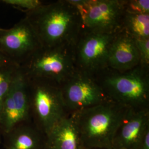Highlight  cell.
Returning <instances> with one entry per match:
<instances>
[{
  "mask_svg": "<svg viewBox=\"0 0 149 149\" xmlns=\"http://www.w3.org/2000/svg\"><path fill=\"white\" fill-rule=\"evenodd\" d=\"M25 17L42 47L74 45L82 31L80 13L70 0L44 3Z\"/></svg>",
  "mask_w": 149,
  "mask_h": 149,
  "instance_id": "6da1fadb",
  "label": "cell"
},
{
  "mask_svg": "<svg viewBox=\"0 0 149 149\" xmlns=\"http://www.w3.org/2000/svg\"><path fill=\"white\" fill-rule=\"evenodd\" d=\"M129 109L110 100L70 115L84 149H112L115 134Z\"/></svg>",
  "mask_w": 149,
  "mask_h": 149,
  "instance_id": "7a4b0ae2",
  "label": "cell"
},
{
  "mask_svg": "<svg viewBox=\"0 0 149 149\" xmlns=\"http://www.w3.org/2000/svg\"><path fill=\"white\" fill-rule=\"evenodd\" d=\"M110 100L128 109H149V68L140 64L119 72L109 69L96 74Z\"/></svg>",
  "mask_w": 149,
  "mask_h": 149,
  "instance_id": "3957f363",
  "label": "cell"
},
{
  "mask_svg": "<svg viewBox=\"0 0 149 149\" xmlns=\"http://www.w3.org/2000/svg\"><path fill=\"white\" fill-rule=\"evenodd\" d=\"M20 68L28 78L45 80L60 86L76 70L74 45L41 47Z\"/></svg>",
  "mask_w": 149,
  "mask_h": 149,
  "instance_id": "277c9868",
  "label": "cell"
},
{
  "mask_svg": "<svg viewBox=\"0 0 149 149\" xmlns=\"http://www.w3.org/2000/svg\"><path fill=\"white\" fill-rule=\"evenodd\" d=\"M27 79L32 122L46 135L58 123L69 116L60 86L45 80Z\"/></svg>",
  "mask_w": 149,
  "mask_h": 149,
  "instance_id": "5b68a950",
  "label": "cell"
},
{
  "mask_svg": "<svg viewBox=\"0 0 149 149\" xmlns=\"http://www.w3.org/2000/svg\"><path fill=\"white\" fill-rule=\"evenodd\" d=\"M77 8L82 31L116 34L122 29L125 0H70Z\"/></svg>",
  "mask_w": 149,
  "mask_h": 149,
  "instance_id": "8992f818",
  "label": "cell"
},
{
  "mask_svg": "<svg viewBox=\"0 0 149 149\" xmlns=\"http://www.w3.org/2000/svg\"><path fill=\"white\" fill-rule=\"evenodd\" d=\"M60 88L69 116L110 101L95 75L77 69Z\"/></svg>",
  "mask_w": 149,
  "mask_h": 149,
  "instance_id": "52a82bcc",
  "label": "cell"
},
{
  "mask_svg": "<svg viewBox=\"0 0 149 149\" xmlns=\"http://www.w3.org/2000/svg\"><path fill=\"white\" fill-rule=\"evenodd\" d=\"M117 33L109 34L81 31L74 45L76 69L96 75L108 69L109 52Z\"/></svg>",
  "mask_w": 149,
  "mask_h": 149,
  "instance_id": "ba28073f",
  "label": "cell"
},
{
  "mask_svg": "<svg viewBox=\"0 0 149 149\" xmlns=\"http://www.w3.org/2000/svg\"><path fill=\"white\" fill-rule=\"evenodd\" d=\"M32 121L27 76L20 67L17 70L6 96L0 114L2 136L16 126Z\"/></svg>",
  "mask_w": 149,
  "mask_h": 149,
  "instance_id": "9c48e42d",
  "label": "cell"
},
{
  "mask_svg": "<svg viewBox=\"0 0 149 149\" xmlns=\"http://www.w3.org/2000/svg\"><path fill=\"white\" fill-rule=\"evenodd\" d=\"M41 47L36 33L25 17L11 28H0V52L19 67Z\"/></svg>",
  "mask_w": 149,
  "mask_h": 149,
  "instance_id": "30bf717a",
  "label": "cell"
},
{
  "mask_svg": "<svg viewBox=\"0 0 149 149\" xmlns=\"http://www.w3.org/2000/svg\"><path fill=\"white\" fill-rule=\"evenodd\" d=\"M149 129V109H129L118 129L112 149H136L145 132Z\"/></svg>",
  "mask_w": 149,
  "mask_h": 149,
  "instance_id": "8fae6325",
  "label": "cell"
},
{
  "mask_svg": "<svg viewBox=\"0 0 149 149\" xmlns=\"http://www.w3.org/2000/svg\"><path fill=\"white\" fill-rule=\"evenodd\" d=\"M140 64L135 40L123 29L116 34L109 52L108 69L119 72L133 69Z\"/></svg>",
  "mask_w": 149,
  "mask_h": 149,
  "instance_id": "7c38bea8",
  "label": "cell"
},
{
  "mask_svg": "<svg viewBox=\"0 0 149 149\" xmlns=\"http://www.w3.org/2000/svg\"><path fill=\"white\" fill-rule=\"evenodd\" d=\"M6 149H46V135L29 121L3 135Z\"/></svg>",
  "mask_w": 149,
  "mask_h": 149,
  "instance_id": "4fadbf2b",
  "label": "cell"
},
{
  "mask_svg": "<svg viewBox=\"0 0 149 149\" xmlns=\"http://www.w3.org/2000/svg\"><path fill=\"white\" fill-rule=\"evenodd\" d=\"M46 149H84L71 116L61 119L46 135Z\"/></svg>",
  "mask_w": 149,
  "mask_h": 149,
  "instance_id": "5bb4252c",
  "label": "cell"
},
{
  "mask_svg": "<svg viewBox=\"0 0 149 149\" xmlns=\"http://www.w3.org/2000/svg\"><path fill=\"white\" fill-rule=\"evenodd\" d=\"M122 29L134 39H149V14L126 12Z\"/></svg>",
  "mask_w": 149,
  "mask_h": 149,
  "instance_id": "9a60e30c",
  "label": "cell"
},
{
  "mask_svg": "<svg viewBox=\"0 0 149 149\" xmlns=\"http://www.w3.org/2000/svg\"><path fill=\"white\" fill-rule=\"evenodd\" d=\"M18 67L15 64L0 65V114L12 80Z\"/></svg>",
  "mask_w": 149,
  "mask_h": 149,
  "instance_id": "2e32d148",
  "label": "cell"
},
{
  "mask_svg": "<svg viewBox=\"0 0 149 149\" xmlns=\"http://www.w3.org/2000/svg\"><path fill=\"white\" fill-rule=\"evenodd\" d=\"M0 2L24 12L26 13L36 10L44 3L39 0H1Z\"/></svg>",
  "mask_w": 149,
  "mask_h": 149,
  "instance_id": "e0dca14e",
  "label": "cell"
},
{
  "mask_svg": "<svg viewBox=\"0 0 149 149\" xmlns=\"http://www.w3.org/2000/svg\"><path fill=\"white\" fill-rule=\"evenodd\" d=\"M125 6L126 12L149 14V0H125Z\"/></svg>",
  "mask_w": 149,
  "mask_h": 149,
  "instance_id": "ac0fdd59",
  "label": "cell"
},
{
  "mask_svg": "<svg viewBox=\"0 0 149 149\" xmlns=\"http://www.w3.org/2000/svg\"><path fill=\"white\" fill-rule=\"evenodd\" d=\"M140 59V65L149 68V39H135Z\"/></svg>",
  "mask_w": 149,
  "mask_h": 149,
  "instance_id": "d6986e66",
  "label": "cell"
},
{
  "mask_svg": "<svg viewBox=\"0 0 149 149\" xmlns=\"http://www.w3.org/2000/svg\"><path fill=\"white\" fill-rule=\"evenodd\" d=\"M136 149H149V129L145 132Z\"/></svg>",
  "mask_w": 149,
  "mask_h": 149,
  "instance_id": "ffe728a7",
  "label": "cell"
},
{
  "mask_svg": "<svg viewBox=\"0 0 149 149\" xmlns=\"http://www.w3.org/2000/svg\"><path fill=\"white\" fill-rule=\"evenodd\" d=\"M8 64H15L8 59L6 56L0 52V65H8Z\"/></svg>",
  "mask_w": 149,
  "mask_h": 149,
  "instance_id": "44dd1931",
  "label": "cell"
},
{
  "mask_svg": "<svg viewBox=\"0 0 149 149\" xmlns=\"http://www.w3.org/2000/svg\"></svg>",
  "mask_w": 149,
  "mask_h": 149,
  "instance_id": "7402d4cb",
  "label": "cell"
},
{
  "mask_svg": "<svg viewBox=\"0 0 149 149\" xmlns=\"http://www.w3.org/2000/svg\"><path fill=\"white\" fill-rule=\"evenodd\" d=\"M0 135H1V134H0Z\"/></svg>",
  "mask_w": 149,
  "mask_h": 149,
  "instance_id": "603a6c76",
  "label": "cell"
}]
</instances>
